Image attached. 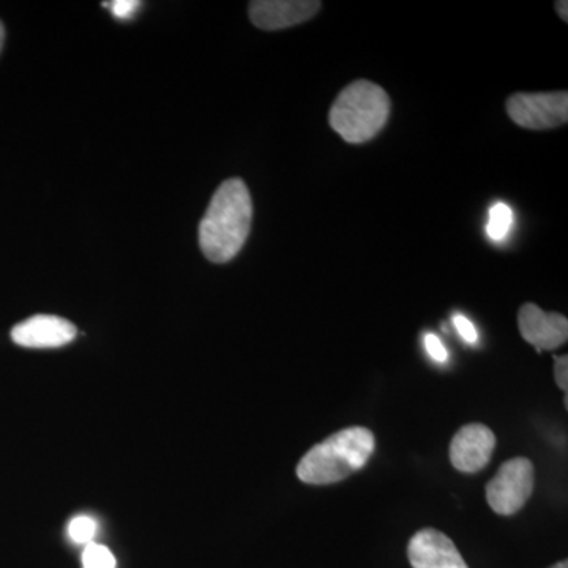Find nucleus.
<instances>
[{
	"mask_svg": "<svg viewBox=\"0 0 568 568\" xmlns=\"http://www.w3.org/2000/svg\"><path fill=\"white\" fill-rule=\"evenodd\" d=\"M321 10L317 0H254L250 20L263 31H280L312 20Z\"/></svg>",
	"mask_w": 568,
	"mask_h": 568,
	"instance_id": "nucleus-8",
	"label": "nucleus"
},
{
	"mask_svg": "<svg viewBox=\"0 0 568 568\" xmlns=\"http://www.w3.org/2000/svg\"><path fill=\"white\" fill-rule=\"evenodd\" d=\"M555 377H556V383H558V387L560 388V390H564L567 394V387H568V357H567V355H562V357H556Z\"/></svg>",
	"mask_w": 568,
	"mask_h": 568,
	"instance_id": "nucleus-17",
	"label": "nucleus"
},
{
	"mask_svg": "<svg viewBox=\"0 0 568 568\" xmlns=\"http://www.w3.org/2000/svg\"><path fill=\"white\" fill-rule=\"evenodd\" d=\"M425 347L426 353L432 355V357L435 358L436 362H440V364H444V362L447 361L448 353L446 346L443 345V342H440V339L437 338L436 335H425Z\"/></svg>",
	"mask_w": 568,
	"mask_h": 568,
	"instance_id": "nucleus-16",
	"label": "nucleus"
},
{
	"mask_svg": "<svg viewBox=\"0 0 568 568\" xmlns=\"http://www.w3.org/2000/svg\"><path fill=\"white\" fill-rule=\"evenodd\" d=\"M556 10H558L559 17L562 18L564 21H568V3L566 0L564 2H556Z\"/></svg>",
	"mask_w": 568,
	"mask_h": 568,
	"instance_id": "nucleus-18",
	"label": "nucleus"
},
{
	"mask_svg": "<svg viewBox=\"0 0 568 568\" xmlns=\"http://www.w3.org/2000/svg\"><path fill=\"white\" fill-rule=\"evenodd\" d=\"M82 567L84 568H115L114 555L110 548L103 547L99 544L85 545L84 552H82Z\"/></svg>",
	"mask_w": 568,
	"mask_h": 568,
	"instance_id": "nucleus-12",
	"label": "nucleus"
},
{
	"mask_svg": "<svg viewBox=\"0 0 568 568\" xmlns=\"http://www.w3.org/2000/svg\"><path fill=\"white\" fill-rule=\"evenodd\" d=\"M3 41H6V28H3L2 21H0V51H2Z\"/></svg>",
	"mask_w": 568,
	"mask_h": 568,
	"instance_id": "nucleus-19",
	"label": "nucleus"
},
{
	"mask_svg": "<svg viewBox=\"0 0 568 568\" xmlns=\"http://www.w3.org/2000/svg\"><path fill=\"white\" fill-rule=\"evenodd\" d=\"M253 203L248 186L230 179L213 194L200 224V245L215 264L230 263L241 252L252 230Z\"/></svg>",
	"mask_w": 568,
	"mask_h": 568,
	"instance_id": "nucleus-1",
	"label": "nucleus"
},
{
	"mask_svg": "<svg viewBox=\"0 0 568 568\" xmlns=\"http://www.w3.org/2000/svg\"><path fill=\"white\" fill-rule=\"evenodd\" d=\"M454 324L455 327H457L458 334L462 335V338L465 339L466 343L476 345L478 339L476 327H474V324L470 323L465 315L457 313V315L454 316Z\"/></svg>",
	"mask_w": 568,
	"mask_h": 568,
	"instance_id": "nucleus-15",
	"label": "nucleus"
},
{
	"mask_svg": "<svg viewBox=\"0 0 568 568\" xmlns=\"http://www.w3.org/2000/svg\"><path fill=\"white\" fill-rule=\"evenodd\" d=\"M413 568H469L452 538L433 528L418 530L407 545Z\"/></svg>",
	"mask_w": 568,
	"mask_h": 568,
	"instance_id": "nucleus-7",
	"label": "nucleus"
},
{
	"mask_svg": "<svg viewBox=\"0 0 568 568\" xmlns=\"http://www.w3.org/2000/svg\"><path fill=\"white\" fill-rule=\"evenodd\" d=\"M549 568H568V562L567 560H560V562L556 564V566Z\"/></svg>",
	"mask_w": 568,
	"mask_h": 568,
	"instance_id": "nucleus-20",
	"label": "nucleus"
},
{
	"mask_svg": "<svg viewBox=\"0 0 568 568\" xmlns=\"http://www.w3.org/2000/svg\"><path fill=\"white\" fill-rule=\"evenodd\" d=\"M390 114V99L375 82L358 80L351 82L332 104V129L349 144H364L373 140Z\"/></svg>",
	"mask_w": 568,
	"mask_h": 568,
	"instance_id": "nucleus-3",
	"label": "nucleus"
},
{
	"mask_svg": "<svg viewBox=\"0 0 568 568\" xmlns=\"http://www.w3.org/2000/svg\"><path fill=\"white\" fill-rule=\"evenodd\" d=\"M77 334V327L63 317L37 315L14 325L11 339L22 347L48 349L69 345Z\"/></svg>",
	"mask_w": 568,
	"mask_h": 568,
	"instance_id": "nucleus-10",
	"label": "nucleus"
},
{
	"mask_svg": "<svg viewBox=\"0 0 568 568\" xmlns=\"http://www.w3.org/2000/svg\"><path fill=\"white\" fill-rule=\"evenodd\" d=\"M518 327L523 339L536 346L537 351L556 349L566 345L568 321L559 313H547L536 304H526L519 308Z\"/></svg>",
	"mask_w": 568,
	"mask_h": 568,
	"instance_id": "nucleus-9",
	"label": "nucleus"
},
{
	"mask_svg": "<svg viewBox=\"0 0 568 568\" xmlns=\"http://www.w3.org/2000/svg\"><path fill=\"white\" fill-rule=\"evenodd\" d=\"M103 7H106L118 20L126 21L132 20L134 13L140 10L141 2H138V0H114V2L103 3Z\"/></svg>",
	"mask_w": 568,
	"mask_h": 568,
	"instance_id": "nucleus-14",
	"label": "nucleus"
},
{
	"mask_svg": "<svg viewBox=\"0 0 568 568\" xmlns=\"http://www.w3.org/2000/svg\"><path fill=\"white\" fill-rule=\"evenodd\" d=\"M511 224H514V212L508 207L507 204L497 203L489 209L487 234L493 241H503L507 237L508 231H510Z\"/></svg>",
	"mask_w": 568,
	"mask_h": 568,
	"instance_id": "nucleus-11",
	"label": "nucleus"
},
{
	"mask_svg": "<svg viewBox=\"0 0 568 568\" xmlns=\"http://www.w3.org/2000/svg\"><path fill=\"white\" fill-rule=\"evenodd\" d=\"M536 485V469L528 458L508 459L487 485L489 507L497 515L511 517L528 503Z\"/></svg>",
	"mask_w": 568,
	"mask_h": 568,
	"instance_id": "nucleus-4",
	"label": "nucleus"
},
{
	"mask_svg": "<svg viewBox=\"0 0 568 568\" xmlns=\"http://www.w3.org/2000/svg\"><path fill=\"white\" fill-rule=\"evenodd\" d=\"M97 529H99V525H97L95 519L88 517V515L74 517L69 523V536L74 544H92L97 536Z\"/></svg>",
	"mask_w": 568,
	"mask_h": 568,
	"instance_id": "nucleus-13",
	"label": "nucleus"
},
{
	"mask_svg": "<svg viewBox=\"0 0 568 568\" xmlns=\"http://www.w3.org/2000/svg\"><path fill=\"white\" fill-rule=\"evenodd\" d=\"M496 436L487 425L469 424L458 429L450 444V462L459 473L476 474L491 459Z\"/></svg>",
	"mask_w": 568,
	"mask_h": 568,
	"instance_id": "nucleus-6",
	"label": "nucleus"
},
{
	"mask_svg": "<svg viewBox=\"0 0 568 568\" xmlns=\"http://www.w3.org/2000/svg\"><path fill=\"white\" fill-rule=\"evenodd\" d=\"M507 114L523 129L549 130L566 125L568 93H515L507 100Z\"/></svg>",
	"mask_w": 568,
	"mask_h": 568,
	"instance_id": "nucleus-5",
	"label": "nucleus"
},
{
	"mask_svg": "<svg viewBox=\"0 0 568 568\" xmlns=\"http://www.w3.org/2000/svg\"><path fill=\"white\" fill-rule=\"evenodd\" d=\"M375 435L351 426L310 448L297 466V477L308 485H332L361 470L375 452Z\"/></svg>",
	"mask_w": 568,
	"mask_h": 568,
	"instance_id": "nucleus-2",
	"label": "nucleus"
}]
</instances>
